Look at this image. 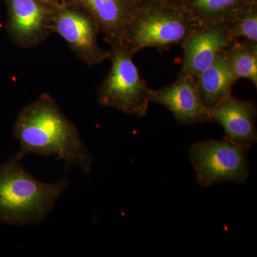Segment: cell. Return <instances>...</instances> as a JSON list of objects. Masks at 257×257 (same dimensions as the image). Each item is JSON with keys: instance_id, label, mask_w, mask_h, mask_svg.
Returning a JSON list of instances; mask_svg holds the SVG:
<instances>
[{"instance_id": "277c9868", "label": "cell", "mask_w": 257, "mask_h": 257, "mask_svg": "<svg viewBox=\"0 0 257 257\" xmlns=\"http://www.w3.org/2000/svg\"><path fill=\"white\" fill-rule=\"evenodd\" d=\"M110 47L111 68L98 88V102L101 106L143 118L148 110L152 89L142 78L127 48L124 45Z\"/></svg>"}, {"instance_id": "3957f363", "label": "cell", "mask_w": 257, "mask_h": 257, "mask_svg": "<svg viewBox=\"0 0 257 257\" xmlns=\"http://www.w3.org/2000/svg\"><path fill=\"white\" fill-rule=\"evenodd\" d=\"M198 26L182 5L165 0L139 2L124 45L133 55L149 47L182 45Z\"/></svg>"}, {"instance_id": "9a60e30c", "label": "cell", "mask_w": 257, "mask_h": 257, "mask_svg": "<svg viewBox=\"0 0 257 257\" xmlns=\"http://www.w3.org/2000/svg\"><path fill=\"white\" fill-rule=\"evenodd\" d=\"M226 23L235 40L257 42V3L241 8Z\"/></svg>"}, {"instance_id": "7c38bea8", "label": "cell", "mask_w": 257, "mask_h": 257, "mask_svg": "<svg viewBox=\"0 0 257 257\" xmlns=\"http://www.w3.org/2000/svg\"><path fill=\"white\" fill-rule=\"evenodd\" d=\"M195 79L201 99L208 111L232 95L233 87L238 82L224 52Z\"/></svg>"}, {"instance_id": "30bf717a", "label": "cell", "mask_w": 257, "mask_h": 257, "mask_svg": "<svg viewBox=\"0 0 257 257\" xmlns=\"http://www.w3.org/2000/svg\"><path fill=\"white\" fill-rule=\"evenodd\" d=\"M209 111L212 121L224 128L226 140L247 148L256 143L254 101L236 99L231 95Z\"/></svg>"}, {"instance_id": "e0dca14e", "label": "cell", "mask_w": 257, "mask_h": 257, "mask_svg": "<svg viewBox=\"0 0 257 257\" xmlns=\"http://www.w3.org/2000/svg\"><path fill=\"white\" fill-rule=\"evenodd\" d=\"M137 2L145 1V0H136ZM165 1L169 2V3H173V4L183 5L186 0H165Z\"/></svg>"}, {"instance_id": "52a82bcc", "label": "cell", "mask_w": 257, "mask_h": 257, "mask_svg": "<svg viewBox=\"0 0 257 257\" xmlns=\"http://www.w3.org/2000/svg\"><path fill=\"white\" fill-rule=\"evenodd\" d=\"M4 1L8 10L7 33L17 46H38L53 33V8L36 0Z\"/></svg>"}, {"instance_id": "5b68a950", "label": "cell", "mask_w": 257, "mask_h": 257, "mask_svg": "<svg viewBox=\"0 0 257 257\" xmlns=\"http://www.w3.org/2000/svg\"><path fill=\"white\" fill-rule=\"evenodd\" d=\"M248 150L225 138L193 144L189 158L195 170L197 184L210 187L226 182L245 183L249 173Z\"/></svg>"}, {"instance_id": "4fadbf2b", "label": "cell", "mask_w": 257, "mask_h": 257, "mask_svg": "<svg viewBox=\"0 0 257 257\" xmlns=\"http://www.w3.org/2000/svg\"><path fill=\"white\" fill-rule=\"evenodd\" d=\"M256 0H186L183 6L198 25L226 23L243 7Z\"/></svg>"}, {"instance_id": "8fae6325", "label": "cell", "mask_w": 257, "mask_h": 257, "mask_svg": "<svg viewBox=\"0 0 257 257\" xmlns=\"http://www.w3.org/2000/svg\"><path fill=\"white\" fill-rule=\"evenodd\" d=\"M92 16L110 46L124 45L138 8L136 0H74Z\"/></svg>"}, {"instance_id": "ba28073f", "label": "cell", "mask_w": 257, "mask_h": 257, "mask_svg": "<svg viewBox=\"0 0 257 257\" xmlns=\"http://www.w3.org/2000/svg\"><path fill=\"white\" fill-rule=\"evenodd\" d=\"M235 40L227 23L199 25L181 45L184 54L178 77H197L210 67Z\"/></svg>"}, {"instance_id": "6da1fadb", "label": "cell", "mask_w": 257, "mask_h": 257, "mask_svg": "<svg viewBox=\"0 0 257 257\" xmlns=\"http://www.w3.org/2000/svg\"><path fill=\"white\" fill-rule=\"evenodd\" d=\"M13 135L20 150L17 155L55 156L66 168L77 167L85 175L92 170L94 157L80 138L76 125L47 93L24 106L15 120Z\"/></svg>"}, {"instance_id": "8992f818", "label": "cell", "mask_w": 257, "mask_h": 257, "mask_svg": "<svg viewBox=\"0 0 257 257\" xmlns=\"http://www.w3.org/2000/svg\"><path fill=\"white\" fill-rule=\"evenodd\" d=\"M52 31L65 40L74 55L88 66L92 67L109 59V51L98 45L100 31L97 24L77 5L53 8Z\"/></svg>"}, {"instance_id": "9c48e42d", "label": "cell", "mask_w": 257, "mask_h": 257, "mask_svg": "<svg viewBox=\"0 0 257 257\" xmlns=\"http://www.w3.org/2000/svg\"><path fill=\"white\" fill-rule=\"evenodd\" d=\"M150 100V103L165 106L179 124L213 122L201 99L195 77L192 76L178 77L170 85L157 90L152 89Z\"/></svg>"}, {"instance_id": "2e32d148", "label": "cell", "mask_w": 257, "mask_h": 257, "mask_svg": "<svg viewBox=\"0 0 257 257\" xmlns=\"http://www.w3.org/2000/svg\"><path fill=\"white\" fill-rule=\"evenodd\" d=\"M36 1L52 8H57L62 5L74 4V0H36Z\"/></svg>"}, {"instance_id": "5bb4252c", "label": "cell", "mask_w": 257, "mask_h": 257, "mask_svg": "<svg viewBox=\"0 0 257 257\" xmlns=\"http://www.w3.org/2000/svg\"><path fill=\"white\" fill-rule=\"evenodd\" d=\"M224 55L236 80L248 79L257 87V42L235 40Z\"/></svg>"}, {"instance_id": "7a4b0ae2", "label": "cell", "mask_w": 257, "mask_h": 257, "mask_svg": "<svg viewBox=\"0 0 257 257\" xmlns=\"http://www.w3.org/2000/svg\"><path fill=\"white\" fill-rule=\"evenodd\" d=\"M18 155L0 165V223L37 226L45 220L68 187L66 177L55 183L37 180Z\"/></svg>"}]
</instances>
